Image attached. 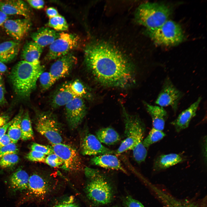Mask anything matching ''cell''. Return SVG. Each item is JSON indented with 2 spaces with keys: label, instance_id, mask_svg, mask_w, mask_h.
Instances as JSON below:
<instances>
[{
  "label": "cell",
  "instance_id": "cell-1",
  "mask_svg": "<svg viewBox=\"0 0 207 207\" xmlns=\"http://www.w3.org/2000/svg\"><path fill=\"white\" fill-rule=\"evenodd\" d=\"M85 63L95 79L103 85L125 87L134 81L133 67L118 51L103 44L87 46Z\"/></svg>",
  "mask_w": 207,
  "mask_h": 207
},
{
  "label": "cell",
  "instance_id": "cell-2",
  "mask_svg": "<svg viewBox=\"0 0 207 207\" xmlns=\"http://www.w3.org/2000/svg\"><path fill=\"white\" fill-rule=\"evenodd\" d=\"M122 108L125 138L115 151V154L131 150L134 160L139 164L145 161L147 154L146 148L143 144L145 125L139 117L129 114L124 107Z\"/></svg>",
  "mask_w": 207,
  "mask_h": 207
},
{
  "label": "cell",
  "instance_id": "cell-3",
  "mask_svg": "<svg viewBox=\"0 0 207 207\" xmlns=\"http://www.w3.org/2000/svg\"><path fill=\"white\" fill-rule=\"evenodd\" d=\"M44 69L40 62L31 63L23 60L18 62L10 75L16 94L22 98L29 97L35 89L37 80Z\"/></svg>",
  "mask_w": 207,
  "mask_h": 207
},
{
  "label": "cell",
  "instance_id": "cell-4",
  "mask_svg": "<svg viewBox=\"0 0 207 207\" xmlns=\"http://www.w3.org/2000/svg\"><path fill=\"white\" fill-rule=\"evenodd\" d=\"M85 175L88 180L85 192L89 199L95 204L103 205L110 202L112 189L103 175L99 170L86 167Z\"/></svg>",
  "mask_w": 207,
  "mask_h": 207
},
{
  "label": "cell",
  "instance_id": "cell-5",
  "mask_svg": "<svg viewBox=\"0 0 207 207\" xmlns=\"http://www.w3.org/2000/svg\"><path fill=\"white\" fill-rule=\"evenodd\" d=\"M171 10L167 5L157 2H147L138 8L136 18L138 23L147 30L156 28L169 20Z\"/></svg>",
  "mask_w": 207,
  "mask_h": 207
},
{
  "label": "cell",
  "instance_id": "cell-6",
  "mask_svg": "<svg viewBox=\"0 0 207 207\" xmlns=\"http://www.w3.org/2000/svg\"><path fill=\"white\" fill-rule=\"evenodd\" d=\"M147 32L151 39L159 45H176L181 43L184 39L181 26L172 20H168L156 28L147 30Z\"/></svg>",
  "mask_w": 207,
  "mask_h": 207
},
{
  "label": "cell",
  "instance_id": "cell-7",
  "mask_svg": "<svg viewBox=\"0 0 207 207\" xmlns=\"http://www.w3.org/2000/svg\"><path fill=\"white\" fill-rule=\"evenodd\" d=\"M36 123L37 131L52 145L62 143L63 139L60 125L55 116L49 111L39 112Z\"/></svg>",
  "mask_w": 207,
  "mask_h": 207
},
{
  "label": "cell",
  "instance_id": "cell-8",
  "mask_svg": "<svg viewBox=\"0 0 207 207\" xmlns=\"http://www.w3.org/2000/svg\"><path fill=\"white\" fill-rule=\"evenodd\" d=\"M79 42V38L76 35L64 32L60 33L58 37L49 45L45 60L50 61L65 55L76 47Z\"/></svg>",
  "mask_w": 207,
  "mask_h": 207
},
{
  "label": "cell",
  "instance_id": "cell-9",
  "mask_svg": "<svg viewBox=\"0 0 207 207\" xmlns=\"http://www.w3.org/2000/svg\"><path fill=\"white\" fill-rule=\"evenodd\" d=\"M51 148L53 153L62 161V169L71 172H78L82 169V160L74 148L62 143L52 145Z\"/></svg>",
  "mask_w": 207,
  "mask_h": 207
},
{
  "label": "cell",
  "instance_id": "cell-10",
  "mask_svg": "<svg viewBox=\"0 0 207 207\" xmlns=\"http://www.w3.org/2000/svg\"><path fill=\"white\" fill-rule=\"evenodd\" d=\"M183 95V93L175 87L167 77L163 82L155 103L162 107L170 106L175 113L178 109L179 101Z\"/></svg>",
  "mask_w": 207,
  "mask_h": 207
},
{
  "label": "cell",
  "instance_id": "cell-11",
  "mask_svg": "<svg viewBox=\"0 0 207 207\" xmlns=\"http://www.w3.org/2000/svg\"><path fill=\"white\" fill-rule=\"evenodd\" d=\"M51 189V184L46 179L38 174H33L29 176L28 187L24 192L25 200L43 199Z\"/></svg>",
  "mask_w": 207,
  "mask_h": 207
},
{
  "label": "cell",
  "instance_id": "cell-12",
  "mask_svg": "<svg viewBox=\"0 0 207 207\" xmlns=\"http://www.w3.org/2000/svg\"><path fill=\"white\" fill-rule=\"evenodd\" d=\"M65 106V114L71 129L76 128L82 122L87 113V108L83 98L75 97Z\"/></svg>",
  "mask_w": 207,
  "mask_h": 207
},
{
  "label": "cell",
  "instance_id": "cell-13",
  "mask_svg": "<svg viewBox=\"0 0 207 207\" xmlns=\"http://www.w3.org/2000/svg\"><path fill=\"white\" fill-rule=\"evenodd\" d=\"M80 150L84 155L96 156L107 154H115V151L102 145L95 136L89 133H87L82 139Z\"/></svg>",
  "mask_w": 207,
  "mask_h": 207
},
{
  "label": "cell",
  "instance_id": "cell-14",
  "mask_svg": "<svg viewBox=\"0 0 207 207\" xmlns=\"http://www.w3.org/2000/svg\"><path fill=\"white\" fill-rule=\"evenodd\" d=\"M7 34L14 40L19 41L30 30L31 23L29 18L7 19L3 24Z\"/></svg>",
  "mask_w": 207,
  "mask_h": 207
},
{
  "label": "cell",
  "instance_id": "cell-15",
  "mask_svg": "<svg viewBox=\"0 0 207 207\" xmlns=\"http://www.w3.org/2000/svg\"><path fill=\"white\" fill-rule=\"evenodd\" d=\"M77 59L71 52L58 58L51 66L49 72L57 80L68 75Z\"/></svg>",
  "mask_w": 207,
  "mask_h": 207
},
{
  "label": "cell",
  "instance_id": "cell-16",
  "mask_svg": "<svg viewBox=\"0 0 207 207\" xmlns=\"http://www.w3.org/2000/svg\"><path fill=\"white\" fill-rule=\"evenodd\" d=\"M0 10L7 15H18L27 18L30 16L29 8L22 0H0Z\"/></svg>",
  "mask_w": 207,
  "mask_h": 207
},
{
  "label": "cell",
  "instance_id": "cell-17",
  "mask_svg": "<svg viewBox=\"0 0 207 207\" xmlns=\"http://www.w3.org/2000/svg\"><path fill=\"white\" fill-rule=\"evenodd\" d=\"M202 97H200L197 100L187 108L183 111L177 117L171 124L175 127L176 131L179 132L187 128L191 119L196 114Z\"/></svg>",
  "mask_w": 207,
  "mask_h": 207
},
{
  "label": "cell",
  "instance_id": "cell-18",
  "mask_svg": "<svg viewBox=\"0 0 207 207\" xmlns=\"http://www.w3.org/2000/svg\"><path fill=\"white\" fill-rule=\"evenodd\" d=\"M91 163L107 169L120 170L126 173L118 158L113 154H107L95 156L90 160Z\"/></svg>",
  "mask_w": 207,
  "mask_h": 207
},
{
  "label": "cell",
  "instance_id": "cell-19",
  "mask_svg": "<svg viewBox=\"0 0 207 207\" xmlns=\"http://www.w3.org/2000/svg\"><path fill=\"white\" fill-rule=\"evenodd\" d=\"M143 103L152 118L153 128L162 131L168 116L166 111L163 107L158 106L152 105L145 102Z\"/></svg>",
  "mask_w": 207,
  "mask_h": 207
},
{
  "label": "cell",
  "instance_id": "cell-20",
  "mask_svg": "<svg viewBox=\"0 0 207 207\" xmlns=\"http://www.w3.org/2000/svg\"><path fill=\"white\" fill-rule=\"evenodd\" d=\"M60 33L48 28H42L32 33L31 37L38 45L43 47L50 45L59 36Z\"/></svg>",
  "mask_w": 207,
  "mask_h": 207
},
{
  "label": "cell",
  "instance_id": "cell-21",
  "mask_svg": "<svg viewBox=\"0 0 207 207\" xmlns=\"http://www.w3.org/2000/svg\"><path fill=\"white\" fill-rule=\"evenodd\" d=\"M152 187L165 207H198L193 202L178 200L155 186H152Z\"/></svg>",
  "mask_w": 207,
  "mask_h": 207
},
{
  "label": "cell",
  "instance_id": "cell-22",
  "mask_svg": "<svg viewBox=\"0 0 207 207\" xmlns=\"http://www.w3.org/2000/svg\"><path fill=\"white\" fill-rule=\"evenodd\" d=\"M29 176L24 170L20 169L13 173L9 181V188L14 192H25L28 183Z\"/></svg>",
  "mask_w": 207,
  "mask_h": 207
},
{
  "label": "cell",
  "instance_id": "cell-23",
  "mask_svg": "<svg viewBox=\"0 0 207 207\" xmlns=\"http://www.w3.org/2000/svg\"><path fill=\"white\" fill-rule=\"evenodd\" d=\"M76 97L69 89L67 83L63 85L56 90L51 100V105L53 109L65 106L70 101Z\"/></svg>",
  "mask_w": 207,
  "mask_h": 207
},
{
  "label": "cell",
  "instance_id": "cell-24",
  "mask_svg": "<svg viewBox=\"0 0 207 207\" xmlns=\"http://www.w3.org/2000/svg\"><path fill=\"white\" fill-rule=\"evenodd\" d=\"M20 48L19 41L9 40L0 43V61L3 63L11 61L16 57Z\"/></svg>",
  "mask_w": 207,
  "mask_h": 207
},
{
  "label": "cell",
  "instance_id": "cell-25",
  "mask_svg": "<svg viewBox=\"0 0 207 207\" xmlns=\"http://www.w3.org/2000/svg\"><path fill=\"white\" fill-rule=\"evenodd\" d=\"M43 48L33 41L26 42L24 45L21 52L23 60L31 63L39 62V58Z\"/></svg>",
  "mask_w": 207,
  "mask_h": 207
},
{
  "label": "cell",
  "instance_id": "cell-26",
  "mask_svg": "<svg viewBox=\"0 0 207 207\" xmlns=\"http://www.w3.org/2000/svg\"><path fill=\"white\" fill-rule=\"evenodd\" d=\"M184 158L182 155L171 153L163 154L155 160L154 167L156 170L165 169L183 161Z\"/></svg>",
  "mask_w": 207,
  "mask_h": 207
},
{
  "label": "cell",
  "instance_id": "cell-27",
  "mask_svg": "<svg viewBox=\"0 0 207 207\" xmlns=\"http://www.w3.org/2000/svg\"><path fill=\"white\" fill-rule=\"evenodd\" d=\"M96 136L101 143L107 145L115 144L120 140V136L118 132L110 127L98 130L96 133Z\"/></svg>",
  "mask_w": 207,
  "mask_h": 207
},
{
  "label": "cell",
  "instance_id": "cell-28",
  "mask_svg": "<svg viewBox=\"0 0 207 207\" xmlns=\"http://www.w3.org/2000/svg\"><path fill=\"white\" fill-rule=\"evenodd\" d=\"M23 111L20 109L12 119V122L7 130V135L12 142L16 143L21 139V122Z\"/></svg>",
  "mask_w": 207,
  "mask_h": 207
},
{
  "label": "cell",
  "instance_id": "cell-29",
  "mask_svg": "<svg viewBox=\"0 0 207 207\" xmlns=\"http://www.w3.org/2000/svg\"><path fill=\"white\" fill-rule=\"evenodd\" d=\"M21 139L23 141L31 139L33 137L34 133L29 113L26 111L23 114L21 122Z\"/></svg>",
  "mask_w": 207,
  "mask_h": 207
},
{
  "label": "cell",
  "instance_id": "cell-30",
  "mask_svg": "<svg viewBox=\"0 0 207 207\" xmlns=\"http://www.w3.org/2000/svg\"><path fill=\"white\" fill-rule=\"evenodd\" d=\"M67 85L70 91L76 97L83 98L89 95L86 88L78 80L67 83Z\"/></svg>",
  "mask_w": 207,
  "mask_h": 207
},
{
  "label": "cell",
  "instance_id": "cell-31",
  "mask_svg": "<svg viewBox=\"0 0 207 207\" xmlns=\"http://www.w3.org/2000/svg\"><path fill=\"white\" fill-rule=\"evenodd\" d=\"M165 135L162 131L153 127L147 136L144 139L143 145L146 148H148L152 144L162 139Z\"/></svg>",
  "mask_w": 207,
  "mask_h": 207
},
{
  "label": "cell",
  "instance_id": "cell-32",
  "mask_svg": "<svg viewBox=\"0 0 207 207\" xmlns=\"http://www.w3.org/2000/svg\"><path fill=\"white\" fill-rule=\"evenodd\" d=\"M48 25L56 31H65L67 30L68 28V25L66 20L60 15L55 17L49 18Z\"/></svg>",
  "mask_w": 207,
  "mask_h": 207
},
{
  "label": "cell",
  "instance_id": "cell-33",
  "mask_svg": "<svg viewBox=\"0 0 207 207\" xmlns=\"http://www.w3.org/2000/svg\"><path fill=\"white\" fill-rule=\"evenodd\" d=\"M39 78L41 87L44 90L49 89L57 81L49 72H43Z\"/></svg>",
  "mask_w": 207,
  "mask_h": 207
},
{
  "label": "cell",
  "instance_id": "cell-34",
  "mask_svg": "<svg viewBox=\"0 0 207 207\" xmlns=\"http://www.w3.org/2000/svg\"><path fill=\"white\" fill-rule=\"evenodd\" d=\"M0 158V167L4 168L16 164L19 159L18 156L14 154L6 155Z\"/></svg>",
  "mask_w": 207,
  "mask_h": 207
},
{
  "label": "cell",
  "instance_id": "cell-35",
  "mask_svg": "<svg viewBox=\"0 0 207 207\" xmlns=\"http://www.w3.org/2000/svg\"><path fill=\"white\" fill-rule=\"evenodd\" d=\"M44 162L53 167H58L62 166L63 164L62 160L54 153L46 157Z\"/></svg>",
  "mask_w": 207,
  "mask_h": 207
},
{
  "label": "cell",
  "instance_id": "cell-36",
  "mask_svg": "<svg viewBox=\"0 0 207 207\" xmlns=\"http://www.w3.org/2000/svg\"><path fill=\"white\" fill-rule=\"evenodd\" d=\"M26 157L27 159L32 161L44 162L46 155L40 152L31 150L27 154Z\"/></svg>",
  "mask_w": 207,
  "mask_h": 207
},
{
  "label": "cell",
  "instance_id": "cell-37",
  "mask_svg": "<svg viewBox=\"0 0 207 207\" xmlns=\"http://www.w3.org/2000/svg\"><path fill=\"white\" fill-rule=\"evenodd\" d=\"M30 149L31 150L40 152L45 155H48L53 153L51 147L37 143H33L31 146Z\"/></svg>",
  "mask_w": 207,
  "mask_h": 207
},
{
  "label": "cell",
  "instance_id": "cell-38",
  "mask_svg": "<svg viewBox=\"0 0 207 207\" xmlns=\"http://www.w3.org/2000/svg\"><path fill=\"white\" fill-rule=\"evenodd\" d=\"M18 151L16 143L11 142L0 149V158L6 155L16 154Z\"/></svg>",
  "mask_w": 207,
  "mask_h": 207
},
{
  "label": "cell",
  "instance_id": "cell-39",
  "mask_svg": "<svg viewBox=\"0 0 207 207\" xmlns=\"http://www.w3.org/2000/svg\"><path fill=\"white\" fill-rule=\"evenodd\" d=\"M124 203L125 207H144L140 202L130 196L124 199Z\"/></svg>",
  "mask_w": 207,
  "mask_h": 207
},
{
  "label": "cell",
  "instance_id": "cell-40",
  "mask_svg": "<svg viewBox=\"0 0 207 207\" xmlns=\"http://www.w3.org/2000/svg\"><path fill=\"white\" fill-rule=\"evenodd\" d=\"M53 207H78V206L75 202L74 198L71 196Z\"/></svg>",
  "mask_w": 207,
  "mask_h": 207
},
{
  "label": "cell",
  "instance_id": "cell-41",
  "mask_svg": "<svg viewBox=\"0 0 207 207\" xmlns=\"http://www.w3.org/2000/svg\"><path fill=\"white\" fill-rule=\"evenodd\" d=\"M26 1L31 6L36 9L42 8L45 3L44 1L42 0H28Z\"/></svg>",
  "mask_w": 207,
  "mask_h": 207
},
{
  "label": "cell",
  "instance_id": "cell-42",
  "mask_svg": "<svg viewBox=\"0 0 207 207\" xmlns=\"http://www.w3.org/2000/svg\"><path fill=\"white\" fill-rule=\"evenodd\" d=\"M6 103L5 96V90L2 83V78L0 77V106L4 105Z\"/></svg>",
  "mask_w": 207,
  "mask_h": 207
},
{
  "label": "cell",
  "instance_id": "cell-43",
  "mask_svg": "<svg viewBox=\"0 0 207 207\" xmlns=\"http://www.w3.org/2000/svg\"><path fill=\"white\" fill-rule=\"evenodd\" d=\"M12 142L7 134L0 138V149Z\"/></svg>",
  "mask_w": 207,
  "mask_h": 207
},
{
  "label": "cell",
  "instance_id": "cell-44",
  "mask_svg": "<svg viewBox=\"0 0 207 207\" xmlns=\"http://www.w3.org/2000/svg\"><path fill=\"white\" fill-rule=\"evenodd\" d=\"M46 13L49 18L55 17L60 15L57 10L53 7H49L47 9Z\"/></svg>",
  "mask_w": 207,
  "mask_h": 207
},
{
  "label": "cell",
  "instance_id": "cell-45",
  "mask_svg": "<svg viewBox=\"0 0 207 207\" xmlns=\"http://www.w3.org/2000/svg\"><path fill=\"white\" fill-rule=\"evenodd\" d=\"M12 120L7 122L0 128V138L5 134L7 130L12 124Z\"/></svg>",
  "mask_w": 207,
  "mask_h": 207
},
{
  "label": "cell",
  "instance_id": "cell-46",
  "mask_svg": "<svg viewBox=\"0 0 207 207\" xmlns=\"http://www.w3.org/2000/svg\"><path fill=\"white\" fill-rule=\"evenodd\" d=\"M8 18L7 15L0 10V26L3 25Z\"/></svg>",
  "mask_w": 207,
  "mask_h": 207
},
{
  "label": "cell",
  "instance_id": "cell-47",
  "mask_svg": "<svg viewBox=\"0 0 207 207\" xmlns=\"http://www.w3.org/2000/svg\"><path fill=\"white\" fill-rule=\"evenodd\" d=\"M8 120V117L7 116H0V128L7 123Z\"/></svg>",
  "mask_w": 207,
  "mask_h": 207
},
{
  "label": "cell",
  "instance_id": "cell-48",
  "mask_svg": "<svg viewBox=\"0 0 207 207\" xmlns=\"http://www.w3.org/2000/svg\"><path fill=\"white\" fill-rule=\"evenodd\" d=\"M7 70V67L5 64L0 61V73L5 72Z\"/></svg>",
  "mask_w": 207,
  "mask_h": 207
},
{
  "label": "cell",
  "instance_id": "cell-49",
  "mask_svg": "<svg viewBox=\"0 0 207 207\" xmlns=\"http://www.w3.org/2000/svg\"></svg>",
  "mask_w": 207,
  "mask_h": 207
}]
</instances>
